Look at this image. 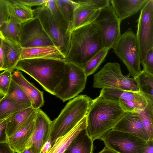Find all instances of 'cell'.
Wrapping results in <instances>:
<instances>
[{
	"instance_id": "cell-1",
	"label": "cell",
	"mask_w": 153,
	"mask_h": 153,
	"mask_svg": "<svg viewBox=\"0 0 153 153\" xmlns=\"http://www.w3.org/2000/svg\"><path fill=\"white\" fill-rule=\"evenodd\" d=\"M125 112L115 101L100 96L93 100L86 116V129L93 141L100 140Z\"/></svg>"
},
{
	"instance_id": "cell-2",
	"label": "cell",
	"mask_w": 153,
	"mask_h": 153,
	"mask_svg": "<svg viewBox=\"0 0 153 153\" xmlns=\"http://www.w3.org/2000/svg\"><path fill=\"white\" fill-rule=\"evenodd\" d=\"M103 48L97 27L92 22L71 33L65 61L82 68L89 59Z\"/></svg>"
},
{
	"instance_id": "cell-3",
	"label": "cell",
	"mask_w": 153,
	"mask_h": 153,
	"mask_svg": "<svg viewBox=\"0 0 153 153\" xmlns=\"http://www.w3.org/2000/svg\"><path fill=\"white\" fill-rule=\"evenodd\" d=\"M65 62L52 59H25L18 62L15 69L27 74L45 90L54 95V90L62 79Z\"/></svg>"
},
{
	"instance_id": "cell-4",
	"label": "cell",
	"mask_w": 153,
	"mask_h": 153,
	"mask_svg": "<svg viewBox=\"0 0 153 153\" xmlns=\"http://www.w3.org/2000/svg\"><path fill=\"white\" fill-rule=\"evenodd\" d=\"M93 100L78 95L67 103L59 116L52 121L48 139L52 146L59 137L71 130L87 114Z\"/></svg>"
},
{
	"instance_id": "cell-5",
	"label": "cell",
	"mask_w": 153,
	"mask_h": 153,
	"mask_svg": "<svg viewBox=\"0 0 153 153\" xmlns=\"http://www.w3.org/2000/svg\"><path fill=\"white\" fill-rule=\"evenodd\" d=\"M87 78L82 68L66 62L62 79L54 90V95L64 102L75 97L85 89Z\"/></svg>"
},
{
	"instance_id": "cell-6",
	"label": "cell",
	"mask_w": 153,
	"mask_h": 153,
	"mask_svg": "<svg viewBox=\"0 0 153 153\" xmlns=\"http://www.w3.org/2000/svg\"><path fill=\"white\" fill-rule=\"evenodd\" d=\"M130 75L124 76L120 64L108 62L94 75L93 87L103 88H117L124 90L139 91L134 78Z\"/></svg>"
},
{
	"instance_id": "cell-7",
	"label": "cell",
	"mask_w": 153,
	"mask_h": 153,
	"mask_svg": "<svg viewBox=\"0 0 153 153\" xmlns=\"http://www.w3.org/2000/svg\"><path fill=\"white\" fill-rule=\"evenodd\" d=\"M112 48L126 66L130 75L134 78L142 71L139 45L136 34L131 29L121 34Z\"/></svg>"
},
{
	"instance_id": "cell-8",
	"label": "cell",
	"mask_w": 153,
	"mask_h": 153,
	"mask_svg": "<svg viewBox=\"0 0 153 153\" xmlns=\"http://www.w3.org/2000/svg\"><path fill=\"white\" fill-rule=\"evenodd\" d=\"M101 38L104 48H113L121 35V22L111 4L100 10L93 22Z\"/></svg>"
},
{
	"instance_id": "cell-9",
	"label": "cell",
	"mask_w": 153,
	"mask_h": 153,
	"mask_svg": "<svg viewBox=\"0 0 153 153\" xmlns=\"http://www.w3.org/2000/svg\"><path fill=\"white\" fill-rule=\"evenodd\" d=\"M34 17H37L45 31L54 46L57 47L65 56L67 53L69 37L66 31L56 20L49 9L45 4L33 10Z\"/></svg>"
},
{
	"instance_id": "cell-10",
	"label": "cell",
	"mask_w": 153,
	"mask_h": 153,
	"mask_svg": "<svg viewBox=\"0 0 153 153\" xmlns=\"http://www.w3.org/2000/svg\"><path fill=\"white\" fill-rule=\"evenodd\" d=\"M116 153H143L146 141L128 133L111 129L101 138Z\"/></svg>"
},
{
	"instance_id": "cell-11",
	"label": "cell",
	"mask_w": 153,
	"mask_h": 153,
	"mask_svg": "<svg viewBox=\"0 0 153 153\" xmlns=\"http://www.w3.org/2000/svg\"><path fill=\"white\" fill-rule=\"evenodd\" d=\"M99 96L118 103L125 112L143 110L148 104L145 95L140 91L124 90L117 88H103Z\"/></svg>"
},
{
	"instance_id": "cell-12",
	"label": "cell",
	"mask_w": 153,
	"mask_h": 153,
	"mask_svg": "<svg viewBox=\"0 0 153 153\" xmlns=\"http://www.w3.org/2000/svg\"><path fill=\"white\" fill-rule=\"evenodd\" d=\"M74 11L66 32L67 37L75 29L92 23L100 9L110 4V0H80Z\"/></svg>"
},
{
	"instance_id": "cell-13",
	"label": "cell",
	"mask_w": 153,
	"mask_h": 153,
	"mask_svg": "<svg viewBox=\"0 0 153 153\" xmlns=\"http://www.w3.org/2000/svg\"><path fill=\"white\" fill-rule=\"evenodd\" d=\"M137 22L136 35L140 48L141 63L148 51L153 48V0H148L140 11Z\"/></svg>"
},
{
	"instance_id": "cell-14",
	"label": "cell",
	"mask_w": 153,
	"mask_h": 153,
	"mask_svg": "<svg viewBox=\"0 0 153 153\" xmlns=\"http://www.w3.org/2000/svg\"><path fill=\"white\" fill-rule=\"evenodd\" d=\"M19 44L23 48L54 46L36 16L22 24Z\"/></svg>"
},
{
	"instance_id": "cell-15",
	"label": "cell",
	"mask_w": 153,
	"mask_h": 153,
	"mask_svg": "<svg viewBox=\"0 0 153 153\" xmlns=\"http://www.w3.org/2000/svg\"><path fill=\"white\" fill-rule=\"evenodd\" d=\"M51 122L47 115L39 109L34 120L33 131L26 146L33 153H40L47 141Z\"/></svg>"
},
{
	"instance_id": "cell-16",
	"label": "cell",
	"mask_w": 153,
	"mask_h": 153,
	"mask_svg": "<svg viewBox=\"0 0 153 153\" xmlns=\"http://www.w3.org/2000/svg\"><path fill=\"white\" fill-rule=\"evenodd\" d=\"M112 129L128 133L146 141L151 139L137 112H125Z\"/></svg>"
},
{
	"instance_id": "cell-17",
	"label": "cell",
	"mask_w": 153,
	"mask_h": 153,
	"mask_svg": "<svg viewBox=\"0 0 153 153\" xmlns=\"http://www.w3.org/2000/svg\"><path fill=\"white\" fill-rule=\"evenodd\" d=\"M12 79L22 89L34 108L39 109L44 105L43 92L39 90L29 82L18 70L13 71Z\"/></svg>"
},
{
	"instance_id": "cell-18",
	"label": "cell",
	"mask_w": 153,
	"mask_h": 153,
	"mask_svg": "<svg viewBox=\"0 0 153 153\" xmlns=\"http://www.w3.org/2000/svg\"><path fill=\"white\" fill-rule=\"evenodd\" d=\"M38 109L32 106L17 112L7 119L6 132L8 137L34 120Z\"/></svg>"
},
{
	"instance_id": "cell-19",
	"label": "cell",
	"mask_w": 153,
	"mask_h": 153,
	"mask_svg": "<svg viewBox=\"0 0 153 153\" xmlns=\"http://www.w3.org/2000/svg\"><path fill=\"white\" fill-rule=\"evenodd\" d=\"M148 0H110L115 13L121 22L140 11Z\"/></svg>"
},
{
	"instance_id": "cell-20",
	"label": "cell",
	"mask_w": 153,
	"mask_h": 153,
	"mask_svg": "<svg viewBox=\"0 0 153 153\" xmlns=\"http://www.w3.org/2000/svg\"><path fill=\"white\" fill-rule=\"evenodd\" d=\"M48 59L65 60V56L59 49L55 46L23 48L21 59Z\"/></svg>"
},
{
	"instance_id": "cell-21",
	"label": "cell",
	"mask_w": 153,
	"mask_h": 153,
	"mask_svg": "<svg viewBox=\"0 0 153 153\" xmlns=\"http://www.w3.org/2000/svg\"><path fill=\"white\" fill-rule=\"evenodd\" d=\"M86 116L71 130L65 134L58 138L48 153H64L78 134L86 128Z\"/></svg>"
},
{
	"instance_id": "cell-22",
	"label": "cell",
	"mask_w": 153,
	"mask_h": 153,
	"mask_svg": "<svg viewBox=\"0 0 153 153\" xmlns=\"http://www.w3.org/2000/svg\"><path fill=\"white\" fill-rule=\"evenodd\" d=\"M3 46L4 71H13L21 59L22 48L19 44L12 42L4 37Z\"/></svg>"
},
{
	"instance_id": "cell-23",
	"label": "cell",
	"mask_w": 153,
	"mask_h": 153,
	"mask_svg": "<svg viewBox=\"0 0 153 153\" xmlns=\"http://www.w3.org/2000/svg\"><path fill=\"white\" fill-rule=\"evenodd\" d=\"M34 124V120L8 137L7 142L15 152H21L26 148L27 143L32 133Z\"/></svg>"
},
{
	"instance_id": "cell-24",
	"label": "cell",
	"mask_w": 153,
	"mask_h": 153,
	"mask_svg": "<svg viewBox=\"0 0 153 153\" xmlns=\"http://www.w3.org/2000/svg\"><path fill=\"white\" fill-rule=\"evenodd\" d=\"M93 142L86 128L78 134L64 153H93Z\"/></svg>"
},
{
	"instance_id": "cell-25",
	"label": "cell",
	"mask_w": 153,
	"mask_h": 153,
	"mask_svg": "<svg viewBox=\"0 0 153 153\" xmlns=\"http://www.w3.org/2000/svg\"><path fill=\"white\" fill-rule=\"evenodd\" d=\"M9 16L23 24L34 17L31 7L19 2L18 0H7Z\"/></svg>"
},
{
	"instance_id": "cell-26",
	"label": "cell",
	"mask_w": 153,
	"mask_h": 153,
	"mask_svg": "<svg viewBox=\"0 0 153 153\" xmlns=\"http://www.w3.org/2000/svg\"><path fill=\"white\" fill-rule=\"evenodd\" d=\"M31 106L30 103L18 102L6 97L0 98V120Z\"/></svg>"
},
{
	"instance_id": "cell-27",
	"label": "cell",
	"mask_w": 153,
	"mask_h": 153,
	"mask_svg": "<svg viewBox=\"0 0 153 153\" xmlns=\"http://www.w3.org/2000/svg\"><path fill=\"white\" fill-rule=\"evenodd\" d=\"M22 24L10 16L9 20L0 28V33L4 38L19 44Z\"/></svg>"
},
{
	"instance_id": "cell-28",
	"label": "cell",
	"mask_w": 153,
	"mask_h": 153,
	"mask_svg": "<svg viewBox=\"0 0 153 153\" xmlns=\"http://www.w3.org/2000/svg\"><path fill=\"white\" fill-rule=\"evenodd\" d=\"M134 78L139 91L153 100V75L142 70Z\"/></svg>"
},
{
	"instance_id": "cell-29",
	"label": "cell",
	"mask_w": 153,
	"mask_h": 153,
	"mask_svg": "<svg viewBox=\"0 0 153 153\" xmlns=\"http://www.w3.org/2000/svg\"><path fill=\"white\" fill-rule=\"evenodd\" d=\"M147 98L148 104L146 107L137 112L139 114L150 138L153 139V100Z\"/></svg>"
},
{
	"instance_id": "cell-30",
	"label": "cell",
	"mask_w": 153,
	"mask_h": 153,
	"mask_svg": "<svg viewBox=\"0 0 153 153\" xmlns=\"http://www.w3.org/2000/svg\"><path fill=\"white\" fill-rule=\"evenodd\" d=\"M109 49L103 48L86 63L82 69L87 77L94 73L104 61Z\"/></svg>"
},
{
	"instance_id": "cell-31",
	"label": "cell",
	"mask_w": 153,
	"mask_h": 153,
	"mask_svg": "<svg viewBox=\"0 0 153 153\" xmlns=\"http://www.w3.org/2000/svg\"><path fill=\"white\" fill-rule=\"evenodd\" d=\"M45 4L49 9L56 20L66 32L69 22L59 8L56 0H47Z\"/></svg>"
},
{
	"instance_id": "cell-32",
	"label": "cell",
	"mask_w": 153,
	"mask_h": 153,
	"mask_svg": "<svg viewBox=\"0 0 153 153\" xmlns=\"http://www.w3.org/2000/svg\"><path fill=\"white\" fill-rule=\"evenodd\" d=\"M4 97L9 98L19 102L31 103L29 99L23 90L13 80L8 93Z\"/></svg>"
},
{
	"instance_id": "cell-33",
	"label": "cell",
	"mask_w": 153,
	"mask_h": 153,
	"mask_svg": "<svg viewBox=\"0 0 153 153\" xmlns=\"http://www.w3.org/2000/svg\"><path fill=\"white\" fill-rule=\"evenodd\" d=\"M56 2L62 12L70 23L72 18L74 11L78 5L77 1L56 0Z\"/></svg>"
},
{
	"instance_id": "cell-34",
	"label": "cell",
	"mask_w": 153,
	"mask_h": 153,
	"mask_svg": "<svg viewBox=\"0 0 153 153\" xmlns=\"http://www.w3.org/2000/svg\"><path fill=\"white\" fill-rule=\"evenodd\" d=\"M13 71L5 70L0 73V97L5 96L8 93L12 81Z\"/></svg>"
},
{
	"instance_id": "cell-35",
	"label": "cell",
	"mask_w": 153,
	"mask_h": 153,
	"mask_svg": "<svg viewBox=\"0 0 153 153\" xmlns=\"http://www.w3.org/2000/svg\"><path fill=\"white\" fill-rule=\"evenodd\" d=\"M140 64L143 67V71L153 75V48L148 51Z\"/></svg>"
},
{
	"instance_id": "cell-36",
	"label": "cell",
	"mask_w": 153,
	"mask_h": 153,
	"mask_svg": "<svg viewBox=\"0 0 153 153\" xmlns=\"http://www.w3.org/2000/svg\"><path fill=\"white\" fill-rule=\"evenodd\" d=\"M9 17L7 0H0V29Z\"/></svg>"
},
{
	"instance_id": "cell-37",
	"label": "cell",
	"mask_w": 153,
	"mask_h": 153,
	"mask_svg": "<svg viewBox=\"0 0 153 153\" xmlns=\"http://www.w3.org/2000/svg\"><path fill=\"white\" fill-rule=\"evenodd\" d=\"M7 119L0 120V143L7 142L6 132Z\"/></svg>"
},
{
	"instance_id": "cell-38",
	"label": "cell",
	"mask_w": 153,
	"mask_h": 153,
	"mask_svg": "<svg viewBox=\"0 0 153 153\" xmlns=\"http://www.w3.org/2000/svg\"><path fill=\"white\" fill-rule=\"evenodd\" d=\"M20 3L29 7H40L44 5L47 0H18Z\"/></svg>"
},
{
	"instance_id": "cell-39",
	"label": "cell",
	"mask_w": 153,
	"mask_h": 153,
	"mask_svg": "<svg viewBox=\"0 0 153 153\" xmlns=\"http://www.w3.org/2000/svg\"><path fill=\"white\" fill-rule=\"evenodd\" d=\"M3 37L0 33V71H4Z\"/></svg>"
},
{
	"instance_id": "cell-40",
	"label": "cell",
	"mask_w": 153,
	"mask_h": 153,
	"mask_svg": "<svg viewBox=\"0 0 153 153\" xmlns=\"http://www.w3.org/2000/svg\"><path fill=\"white\" fill-rule=\"evenodd\" d=\"M7 142L0 143V153H15Z\"/></svg>"
},
{
	"instance_id": "cell-41",
	"label": "cell",
	"mask_w": 153,
	"mask_h": 153,
	"mask_svg": "<svg viewBox=\"0 0 153 153\" xmlns=\"http://www.w3.org/2000/svg\"><path fill=\"white\" fill-rule=\"evenodd\" d=\"M143 153H153V139L146 141Z\"/></svg>"
},
{
	"instance_id": "cell-42",
	"label": "cell",
	"mask_w": 153,
	"mask_h": 153,
	"mask_svg": "<svg viewBox=\"0 0 153 153\" xmlns=\"http://www.w3.org/2000/svg\"><path fill=\"white\" fill-rule=\"evenodd\" d=\"M52 147L50 140L48 139L42 147L40 153H48Z\"/></svg>"
},
{
	"instance_id": "cell-43",
	"label": "cell",
	"mask_w": 153,
	"mask_h": 153,
	"mask_svg": "<svg viewBox=\"0 0 153 153\" xmlns=\"http://www.w3.org/2000/svg\"><path fill=\"white\" fill-rule=\"evenodd\" d=\"M98 153H116L113 150L105 146L103 149Z\"/></svg>"
},
{
	"instance_id": "cell-44",
	"label": "cell",
	"mask_w": 153,
	"mask_h": 153,
	"mask_svg": "<svg viewBox=\"0 0 153 153\" xmlns=\"http://www.w3.org/2000/svg\"><path fill=\"white\" fill-rule=\"evenodd\" d=\"M17 153H33L31 150L29 148H26L22 151Z\"/></svg>"
}]
</instances>
